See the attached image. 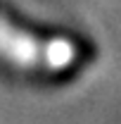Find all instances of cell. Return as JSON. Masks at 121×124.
Listing matches in <instances>:
<instances>
[{"label": "cell", "instance_id": "obj_1", "mask_svg": "<svg viewBox=\"0 0 121 124\" xmlns=\"http://www.w3.org/2000/svg\"><path fill=\"white\" fill-rule=\"evenodd\" d=\"M0 55L19 67L62 69L74 60L76 50L64 38L40 41L29 31H21L7 19H0Z\"/></svg>", "mask_w": 121, "mask_h": 124}]
</instances>
